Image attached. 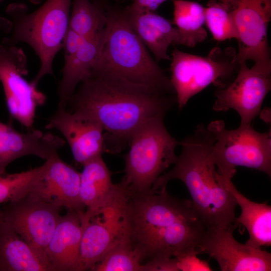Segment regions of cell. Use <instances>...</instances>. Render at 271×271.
<instances>
[{"label":"cell","instance_id":"cell-32","mask_svg":"<svg viewBox=\"0 0 271 271\" xmlns=\"http://www.w3.org/2000/svg\"><path fill=\"white\" fill-rule=\"evenodd\" d=\"M13 24L11 20L0 17V31L8 34L12 31Z\"/></svg>","mask_w":271,"mask_h":271},{"label":"cell","instance_id":"cell-16","mask_svg":"<svg viewBox=\"0 0 271 271\" xmlns=\"http://www.w3.org/2000/svg\"><path fill=\"white\" fill-rule=\"evenodd\" d=\"M80 180V172L57 154L50 158L48 167L29 193L48 203L83 214L85 207L79 196Z\"/></svg>","mask_w":271,"mask_h":271},{"label":"cell","instance_id":"cell-12","mask_svg":"<svg viewBox=\"0 0 271 271\" xmlns=\"http://www.w3.org/2000/svg\"><path fill=\"white\" fill-rule=\"evenodd\" d=\"M61 209L29 193L9 202L1 209V216L25 241L46 257L45 251L61 217Z\"/></svg>","mask_w":271,"mask_h":271},{"label":"cell","instance_id":"cell-30","mask_svg":"<svg viewBox=\"0 0 271 271\" xmlns=\"http://www.w3.org/2000/svg\"><path fill=\"white\" fill-rule=\"evenodd\" d=\"M142 271H179L177 259L172 257H155L143 264Z\"/></svg>","mask_w":271,"mask_h":271},{"label":"cell","instance_id":"cell-3","mask_svg":"<svg viewBox=\"0 0 271 271\" xmlns=\"http://www.w3.org/2000/svg\"><path fill=\"white\" fill-rule=\"evenodd\" d=\"M106 23L97 63L136 83L175 95L170 78L129 25L123 8L104 4Z\"/></svg>","mask_w":271,"mask_h":271},{"label":"cell","instance_id":"cell-23","mask_svg":"<svg viewBox=\"0 0 271 271\" xmlns=\"http://www.w3.org/2000/svg\"><path fill=\"white\" fill-rule=\"evenodd\" d=\"M82 167L79 196L85 208L89 210L111 192L116 184L112 183L111 172L101 156L88 161Z\"/></svg>","mask_w":271,"mask_h":271},{"label":"cell","instance_id":"cell-20","mask_svg":"<svg viewBox=\"0 0 271 271\" xmlns=\"http://www.w3.org/2000/svg\"><path fill=\"white\" fill-rule=\"evenodd\" d=\"M103 36L104 30L94 36L84 37L77 52L64 60L57 90L58 106L67 107L69 99L78 85L90 75L100 57Z\"/></svg>","mask_w":271,"mask_h":271},{"label":"cell","instance_id":"cell-25","mask_svg":"<svg viewBox=\"0 0 271 271\" xmlns=\"http://www.w3.org/2000/svg\"><path fill=\"white\" fill-rule=\"evenodd\" d=\"M69 28L83 37L94 36L106 23L104 3L90 0H72Z\"/></svg>","mask_w":271,"mask_h":271},{"label":"cell","instance_id":"cell-2","mask_svg":"<svg viewBox=\"0 0 271 271\" xmlns=\"http://www.w3.org/2000/svg\"><path fill=\"white\" fill-rule=\"evenodd\" d=\"M214 138L203 124H198L193 133L180 142L182 151L174 167L160 176L151 188L166 187L178 179L187 187L192 202L206 228L233 227L237 205L227 188L225 179L216 170L212 156Z\"/></svg>","mask_w":271,"mask_h":271},{"label":"cell","instance_id":"cell-17","mask_svg":"<svg viewBox=\"0 0 271 271\" xmlns=\"http://www.w3.org/2000/svg\"><path fill=\"white\" fill-rule=\"evenodd\" d=\"M65 141L50 132L33 129L26 132L0 122V174L6 172L13 161L26 156H35L45 161L58 154Z\"/></svg>","mask_w":271,"mask_h":271},{"label":"cell","instance_id":"cell-24","mask_svg":"<svg viewBox=\"0 0 271 271\" xmlns=\"http://www.w3.org/2000/svg\"><path fill=\"white\" fill-rule=\"evenodd\" d=\"M174 6L172 24L179 35V45L194 47L207 38L205 7L198 3L187 0H172Z\"/></svg>","mask_w":271,"mask_h":271},{"label":"cell","instance_id":"cell-7","mask_svg":"<svg viewBox=\"0 0 271 271\" xmlns=\"http://www.w3.org/2000/svg\"><path fill=\"white\" fill-rule=\"evenodd\" d=\"M236 54L231 47H215L206 56L175 48L170 59V80L179 108L182 109L192 97L211 84L223 88L230 84L239 68Z\"/></svg>","mask_w":271,"mask_h":271},{"label":"cell","instance_id":"cell-26","mask_svg":"<svg viewBox=\"0 0 271 271\" xmlns=\"http://www.w3.org/2000/svg\"><path fill=\"white\" fill-rule=\"evenodd\" d=\"M144 259L141 249L129 237L108 250L91 270L142 271Z\"/></svg>","mask_w":271,"mask_h":271},{"label":"cell","instance_id":"cell-18","mask_svg":"<svg viewBox=\"0 0 271 271\" xmlns=\"http://www.w3.org/2000/svg\"><path fill=\"white\" fill-rule=\"evenodd\" d=\"M83 214L67 210L64 215L61 216L45 251L52 271H80L79 249Z\"/></svg>","mask_w":271,"mask_h":271},{"label":"cell","instance_id":"cell-10","mask_svg":"<svg viewBox=\"0 0 271 271\" xmlns=\"http://www.w3.org/2000/svg\"><path fill=\"white\" fill-rule=\"evenodd\" d=\"M27 58L21 48L0 43V82L11 118L27 130L34 129L37 108L46 95L24 77L28 74Z\"/></svg>","mask_w":271,"mask_h":271},{"label":"cell","instance_id":"cell-29","mask_svg":"<svg viewBox=\"0 0 271 271\" xmlns=\"http://www.w3.org/2000/svg\"><path fill=\"white\" fill-rule=\"evenodd\" d=\"M196 252L181 253L175 257L177 259L179 270L210 271L212 270L208 261L197 257Z\"/></svg>","mask_w":271,"mask_h":271},{"label":"cell","instance_id":"cell-5","mask_svg":"<svg viewBox=\"0 0 271 271\" xmlns=\"http://www.w3.org/2000/svg\"><path fill=\"white\" fill-rule=\"evenodd\" d=\"M164 116L153 118L132 136L124 156V176L120 183L130 194L149 191L156 179L177 157L179 142L167 130Z\"/></svg>","mask_w":271,"mask_h":271},{"label":"cell","instance_id":"cell-33","mask_svg":"<svg viewBox=\"0 0 271 271\" xmlns=\"http://www.w3.org/2000/svg\"><path fill=\"white\" fill-rule=\"evenodd\" d=\"M30 2H31L32 3L34 4H40L43 0H29Z\"/></svg>","mask_w":271,"mask_h":271},{"label":"cell","instance_id":"cell-28","mask_svg":"<svg viewBox=\"0 0 271 271\" xmlns=\"http://www.w3.org/2000/svg\"><path fill=\"white\" fill-rule=\"evenodd\" d=\"M205 24L213 38L223 41L237 39L238 34L233 17L224 4L210 0L205 7Z\"/></svg>","mask_w":271,"mask_h":271},{"label":"cell","instance_id":"cell-13","mask_svg":"<svg viewBox=\"0 0 271 271\" xmlns=\"http://www.w3.org/2000/svg\"><path fill=\"white\" fill-rule=\"evenodd\" d=\"M271 89V71L246 63L240 64L237 73L227 86L217 88L213 109L216 111H236L242 125H251L260 113L263 101Z\"/></svg>","mask_w":271,"mask_h":271},{"label":"cell","instance_id":"cell-21","mask_svg":"<svg viewBox=\"0 0 271 271\" xmlns=\"http://www.w3.org/2000/svg\"><path fill=\"white\" fill-rule=\"evenodd\" d=\"M0 270L52 271L46 258L2 219L1 209Z\"/></svg>","mask_w":271,"mask_h":271},{"label":"cell","instance_id":"cell-19","mask_svg":"<svg viewBox=\"0 0 271 271\" xmlns=\"http://www.w3.org/2000/svg\"><path fill=\"white\" fill-rule=\"evenodd\" d=\"M126 18L136 34L153 54L156 61L170 60L168 50L179 45V35L172 23L154 12H137L123 8Z\"/></svg>","mask_w":271,"mask_h":271},{"label":"cell","instance_id":"cell-14","mask_svg":"<svg viewBox=\"0 0 271 271\" xmlns=\"http://www.w3.org/2000/svg\"><path fill=\"white\" fill-rule=\"evenodd\" d=\"M233 227L206 228L196 251L215 259L222 271H270V253L238 242Z\"/></svg>","mask_w":271,"mask_h":271},{"label":"cell","instance_id":"cell-9","mask_svg":"<svg viewBox=\"0 0 271 271\" xmlns=\"http://www.w3.org/2000/svg\"><path fill=\"white\" fill-rule=\"evenodd\" d=\"M129 195L130 234L137 245L161 228L179 221L201 218L191 200L171 196L166 187Z\"/></svg>","mask_w":271,"mask_h":271},{"label":"cell","instance_id":"cell-1","mask_svg":"<svg viewBox=\"0 0 271 271\" xmlns=\"http://www.w3.org/2000/svg\"><path fill=\"white\" fill-rule=\"evenodd\" d=\"M177 103L175 95L131 82L96 63L89 77L69 99L67 110L98 122L104 133L105 152L119 153L133 134Z\"/></svg>","mask_w":271,"mask_h":271},{"label":"cell","instance_id":"cell-8","mask_svg":"<svg viewBox=\"0 0 271 271\" xmlns=\"http://www.w3.org/2000/svg\"><path fill=\"white\" fill-rule=\"evenodd\" d=\"M215 141L212 156L218 172L231 180L238 166L254 169L271 176V131L260 132L251 126L235 129L225 128L223 120L211 122L207 126Z\"/></svg>","mask_w":271,"mask_h":271},{"label":"cell","instance_id":"cell-4","mask_svg":"<svg viewBox=\"0 0 271 271\" xmlns=\"http://www.w3.org/2000/svg\"><path fill=\"white\" fill-rule=\"evenodd\" d=\"M72 0H47L38 9L29 13L26 5L11 4L6 13L11 19L12 34L3 42L16 46L29 45L40 60L38 72L31 81L35 87L46 75L54 76L53 63L62 49L69 28Z\"/></svg>","mask_w":271,"mask_h":271},{"label":"cell","instance_id":"cell-6","mask_svg":"<svg viewBox=\"0 0 271 271\" xmlns=\"http://www.w3.org/2000/svg\"><path fill=\"white\" fill-rule=\"evenodd\" d=\"M130 195L120 183L81 217L80 269L91 270L114 245L131 237L128 215Z\"/></svg>","mask_w":271,"mask_h":271},{"label":"cell","instance_id":"cell-31","mask_svg":"<svg viewBox=\"0 0 271 271\" xmlns=\"http://www.w3.org/2000/svg\"><path fill=\"white\" fill-rule=\"evenodd\" d=\"M127 7L137 12H155L163 3L168 0H131Z\"/></svg>","mask_w":271,"mask_h":271},{"label":"cell","instance_id":"cell-15","mask_svg":"<svg viewBox=\"0 0 271 271\" xmlns=\"http://www.w3.org/2000/svg\"><path fill=\"white\" fill-rule=\"evenodd\" d=\"M46 129L59 131L68 143L75 162L82 165L105 152L104 130L95 120L58 106Z\"/></svg>","mask_w":271,"mask_h":271},{"label":"cell","instance_id":"cell-22","mask_svg":"<svg viewBox=\"0 0 271 271\" xmlns=\"http://www.w3.org/2000/svg\"><path fill=\"white\" fill-rule=\"evenodd\" d=\"M226 186L234 196L241 209L240 215L236 217L234 225H243L247 230L249 238L245 244L261 248L271 245V206L267 202H253L241 194L231 180L225 179Z\"/></svg>","mask_w":271,"mask_h":271},{"label":"cell","instance_id":"cell-27","mask_svg":"<svg viewBox=\"0 0 271 271\" xmlns=\"http://www.w3.org/2000/svg\"><path fill=\"white\" fill-rule=\"evenodd\" d=\"M49 163L50 159L42 165L25 171L1 174L0 204L16 200L29 194L46 171Z\"/></svg>","mask_w":271,"mask_h":271},{"label":"cell","instance_id":"cell-11","mask_svg":"<svg viewBox=\"0 0 271 271\" xmlns=\"http://www.w3.org/2000/svg\"><path fill=\"white\" fill-rule=\"evenodd\" d=\"M230 12L238 34V63L271 71L267 27L271 19V0H218Z\"/></svg>","mask_w":271,"mask_h":271}]
</instances>
